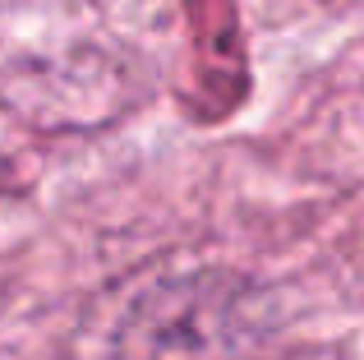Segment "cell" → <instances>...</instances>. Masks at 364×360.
<instances>
[{
	"mask_svg": "<svg viewBox=\"0 0 364 360\" xmlns=\"http://www.w3.org/2000/svg\"><path fill=\"white\" fill-rule=\"evenodd\" d=\"M171 309H176L185 324H203L208 314H213L217 305H222V291H189V287H180V291H171ZM194 328H185L180 337H161V342H152V346H139V360H189V342H194Z\"/></svg>",
	"mask_w": 364,
	"mask_h": 360,
	"instance_id": "1",
	"label": "cell"
}]
</instances>
